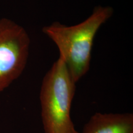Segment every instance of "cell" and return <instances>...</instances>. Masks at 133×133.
I'll return each instance as SVG.
<instances>
[{"label":"cell","instance_id":"1","mask_svg":"<svg viewBox=\"0 0 133 133\" xmlns=\"http://www.w3.org/2000/svg\"><path fill=\"white\" fill-rule=\"evenodd\" d=\"M113 13L112 8L98 6L78 24L67 26L56 22L42 29L43 33L57 46L59 58L65 64L76 84L89 70L94 38Z\"/></svg>","mask_w":133,"mask_h":133},{"label":"cell","instance_id":"2","mask_svg":"<svg viewBox=\"0 0 133 133\" xmlns=\"http://www.w3.org/2000/svg\"><path fill=\"white\" fill-rule=\"evenodd\" d=\"M76 83L59 58L43 78L41 86V115L44 133H80L70 115Z\"/></svg>","mask_w":133,"mask_h":133},{"label":"cell","instance_id":"3","mask_svg":"<svg viewBox=\"0 0 133 133\" xmlns=\"http://www.w3.org/2000/svg\"><path fill=\"white\" fill-rule=\"evenodd\" d=\"M30 46V36L22 26L8 18L0 19V92L23 73Z\"/></svg>","mask_w":133,"mask_h":133},{"label":"cell","instance_id":"4","mask_svg":"<svg viewBox=\"0 0 133 133\" xmlns=\"http://www.w3.org/2000/svg\"><path fill=\"white\" fill-rule=\"evenodd\" d=\"M80 133H133V114L96 113Z\"/></svg>","mask_w":133,"mask_h":133}]
</instances>
